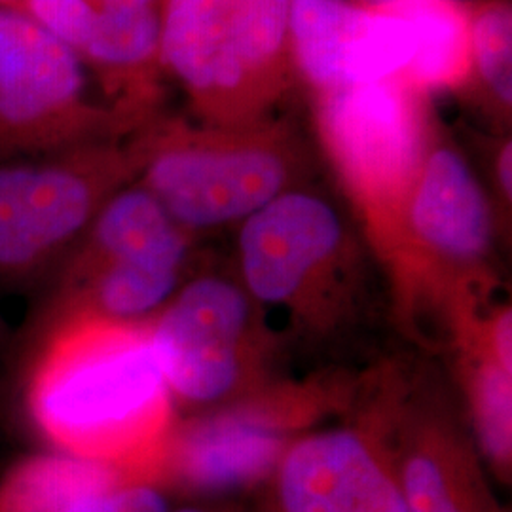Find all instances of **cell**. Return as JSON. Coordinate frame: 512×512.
<instances>
[{"label": "cell", "instance_id": "obj_1", "mask_svg": "<svg viewBox=\"0 0 512 512\" xmlns=\"http://www.w3.org/2000/svg\"><path fill=\"white\" fill-rule=\"evenodd\" d=\"M29 397L44 435L69 456L128 482L160 478L175 425L150 327L82 311L48 342Z\"/></svg>", "mask_w": 512, "mask_h": 512}, {"label": "cell", "instance_id": "obj_2", "mask_svg": "<svg viewBox=\"0 0 512 512\" xmlns=\"http://www.w3.org/2000/svg\"><path fill=\"white\" fill-rule=\"evenodd\" d=\"M241 285L264 321L279 315L293 336L327 344L365 321L368 272L336 209L287 190L243 220Z\"/></svg>", "mask_w": 512, "mask_h": 512}, {"label": "cell", "instance_id": "obj_3", "mask_svg": "<svg viewBox=\"0 0 512 512\" xmlns=\"http://www.w3.org/2000/svg\"><path fill=\"white\" fill-rule=\"evenodd\" d=\"M150 338L169 391L202 406L236 403L264 387L275 346L253 298L224 275L192 279Z\"/></svg>", "mask_w": 512, "mask_h": 512}, {"label": "cell", "instance_id": "obj_4", "mask_svg": "<svg viewBox=\"0 0 512 512\" xmlns=\"http://www.w3.org/2000/svg\"><path fill=\"white\" fill-rule=\"evenodd\" d=\"M325 384L260 387L175 427L158 480L188 494H236L268 482L289 444L342 397Z\"/></svg>", "mask_w": 512, "mask_h": 512}, {"label": "cell", "instance_id": "obj_5", "mask_svg": "<svg viewBox=\"0 0 512 512\" xmlns=\"http://www.w3.org/2000/svg\"><path fill=\"white\" fill-rule=\"evenodd\" d=\"M368 397L361 420L391 452L406 512H501L475 442L439 391L391 374Z\"/></svg>", "mask_w": 512, "mask_h": 512}, {"label": "cell", "instance_id": "obj_6", "mask_svg": "<svg viewBox=\"0 0 512 512\" xmlns=\"http://www.w3.org/2000/svg\"><path fill=\"white\" fill-rule=\"evenodd\" d=\"M323 139L380 249L427 152L414 92L399 80L327 93Z\"/></svg>", "mask_w": 512, "mask_h": 512}, {"label": "cell", "instance_id": "obj_7", "mask_svg": "<svg viewBox=\"0 0 512 512\" xmlns=\"http://www.w3.org/2000/svg\"><path fill=\"white\" fill-rule=\"evenodd\" d=\"M131 165L97 141L0 160V268H29L76 238Z\"/></svg>", "mask_w": 512, "mask_h": 512}, {"label": "cell", "instance_id": "obj_8", "mask_svg": "<svg viewBox=\"0 0 512 512\" xmlns=\"http://www.w3.org/2000/svg\"><path fill=\"white\" fill-rule=\"evenodd\" d=\"M291 0H167L160 57L198 103L234 105L277 73Z\"/></svg>", "mask_w": 512, "mask_h": 512}, {"label": "cell", "instance_id": "obj_9", "mask_svg": "<svg viewBox=\"0 0 512 512\" xmlns=\"http://www.w3.org/2000/svg\"><path fill=\"white\" fill-rule=\"evenodd\" d=\"M145 188L186 230L249 219L289 190L293 160L268 139L164 133L139 152Z\"/></svg>", "mask_w": 512, "mask_h": 512}, {"label": "cell", "instance_id": "obj_10", "mask_svg": "<svg viewBox=\"0 0 512 512\" xmlns=\"http://www.w3.org/2000/svg\"><path fill=\"white\" fill-rule=\"evenodd\" d=\"M82 59L14 4H0V160L95 141Z\"/></svg>", "mask_w": 512, "mask_h": 512}, {"label": "cell", "instance_id": "obj_11", "mask_svg": "<svg viewBox=\"0 0 512 512\" xmlns=\"http://www.w3.org/2000/svg\"><path fill=\"white\" fill-rule=\"evenodd\" d=\"M266 486V512H406L395 463L365 420L300 435Z\"/></svg>", "mask_w": 512, "mask_h": 512}, {"label": "cell", "instance_id": "obj_12", "mask_svg": "<svg viewBox=\"0 0 512 512\" xmlns=\"http://www.w3.org/2000/svg\"><path fill=\"white\" fill-rule=\"evenodd\" d=\"M482 310L454 334L461 380L471 412L476 452L501 484L512 476V370L501 365L484 336Z\"/></svg>", "mask_w": 512, "mask_h": 512}, {"label": "cell", "instance_id": "obj_13", "mask_svg": "<svg viewBox=\"0 0 512 512\" xmlns=\"http://www.w3.org/2000/svg\"><path fill=\"white\" fill-rule=\"evenodd\" d=\"M97 262H129L181 272L188 230L173 219L145 186L112 194L93 219Z\"/></svg>", "mask_w": 512, "mask_h": 512}, {"label": "cell", "instance_id": "obj_14", "mask_svg": "<svg viewBox=\"0 0 512 512\" xmlns=\"http://www.w3.org/2000/svg\"><path fill=\"white\" fill-rule=\"evenodd\" d=\"M414 27V55L401 74L412 92H437L459 86L473 65L471 18L450 0H425L397 6Z\"/></svg>", "mask_w": 512, "mask_h": 512}, {"label": "cell", "instance_id": "obj_15", "mask_svg": "<svg viewBox=\"0 0 512 512\" xmlns=\"http://www.w3.org/2000/svg\"><path fill=\"white\" fill-rule=\"evenodd\" d=\"M128 480L88 459L35 458L18 465L0 486V512H65Z\"/></svg>", "mask_w": 512, "mask_h": 512}, {"label": "cell", "instance_id": "obj_16", "mask_svg": "<svg viewBox=\"0 0 512 512\" xmlns=\"http://www.w3.org/2000/svg\"><path fill=\"white\" fill-rule=\"evenodd\" d=\"M361 12L346 0H291L296 61L311 84L327 93L342 90V57Z\"/></svg>", "mask_w": 512, "mask_h": 512}, {"label": "cell", "instance_id": "obj_17", "mask_svg": "<svg viewBox=\"0 0 512 512\" xmlns=\"http://www.w3.org/2000/svg\"><path fill=\"white\" fill-rule=\"evenodd\" d=\"M414 46V27L399 8H363L342 57V90L397 80L408 67Z\"/></svg>", "mask_w": 512, "mask_h": 512}, {"label": "cell", "instance_id": "obj_18", "mask_svg": "<svg viewBox=\"0 0 512 512\" xmlns=\"http://www.w3.org/2000/svg\"><path fill=\"white\" fill-rule=\"evenodd\" d=\"M162 19L154 6L137 10H95L86 44L78 52L97 67L112 73H128L145 67L160 54Z\"/></svg>", "mask_w": 512, "mask_h": 512}, {"label": "cell", "instance_id": "obj_19", "mask_svg": "<svg viewBox=\"0 0 512 512\" xmlns=\"http://www.w3.org/2000/svg\"><path fill=\"white\" fill-rule=\"evenodd\" d=\"M92 308L88 313L131 321L160 306L175 291L179 274L129 262H95Z\"/></svg>", "mask_w": 512, "mask_h": 512}, {"label": "cell", "instance_id": "obj_20", "mask_svg": "<svg viewBox=\"0 0 512 512\" xmlns=\"http://www.w3.org/2000/svg\"><path fill=\"white\" fill-rule=\"evenodd\" d=\"M471 52L478 73L503 105L512 103V14L492 2L471 18Z\"/></svg>", "mask_w": 512, "mask_h": 512}, {"label": "cell", "instance_id": "obj_21", "mask_svg": "<svg viewBox=\"0 0 512 512\" xmlns=\"http://www.w3.org/2000/svg\"><path fill=\"white\" fill-rule=\"evenodd\" d=\"M14 6L76 55L86 44L97 10L90 0H16Z\"/></svg>", "mask_w": 512, "mask_h": 512}, {"label": "cell", "instance_id": "obj_22", "mask_svg": "<svg viewBox=\"0 0 512 512\" xmlns=\"http://www.w3.org/2000/svg\"><path fill=\"white\" fill-rule=\"evenodd\" d=\"M65 512H167V505L152 484L129 482L92 495Z\"/></svg>", "mask_w": 512, "mask_h": 512}, {"label": "cell", "instance_id": "obj_23", "mask_svg": "<svg viewBox=\"0 0 512 512\" xmlns=\"http://www.w3.org/2000/svg\"><path fill=\"white\" fill-rule=\"evenodd\" d=\"M497 181L503 198L511 202L512 194V145L511 141L501 148L499 158H497Z\"/></svg>", "mask_w": 512, "mask_h": 512}, {"label": "cell", "instance_id": "obj_24", "mask_svg": "<svg viewBox=\"0 0 512 512\" xmlns=\"http://www.w3.org/2000/svg\"><path fill=\"white\" fill-rule=\"evenodd\" d=\"M154 0H101V8L112 10H137V8H150Z\"/></svg>", "mask_w": 512, "mask_h": 512}, {"label": "cell", "instance_id": "obj_25", "mask_svg": "<svg viewBox=\"0 0 512 512\" xmlns=\"http://www.w3.org/2000/svg\"><path fill=\"white\" fill-rule=\"evenodd\" d=\"M175 512H243V509H239L238 505L226 503V505H213V507H186Z\"/></svg>", "mask_w": 512, "mask_h": 512}, {"label": "cell", "instance_id": "obj_26", "mask_svg": "<svg viewBox=\"0 0 512 512\" xmlns=\"http://www.w3.org/2000/svg\"><path fill=\"white\" fill-rule=\"evenodd\" d=\"M372 4H380L385 8H397V6H406V4H416V2H425V0H368Z\"/></svg>", "mask_w": 512, "mask_h": 512}, {"label": "cell", "instance_id": "obj_27", "mask_svg": "<svg viewBox=\"0 0 512 512\" xmlns=\"http://www.w3.org/2000/svg\"><path fill=\"white\" fill-rule=\"evenodd\" d=\"M0 4H16V0H0Z\"/></svg>", "mask_w": 512, "mask_h": 512}]
</instances>
